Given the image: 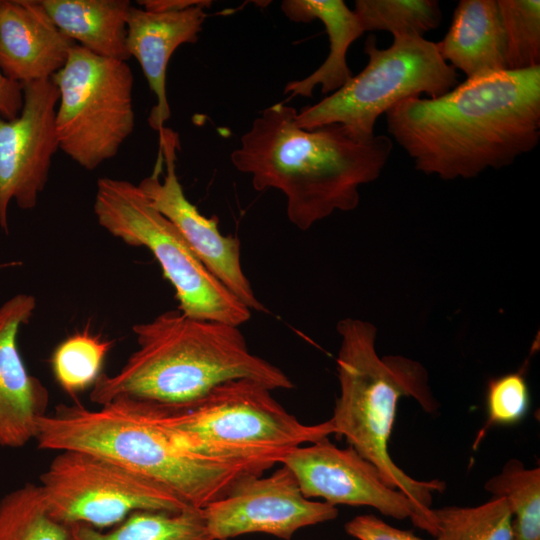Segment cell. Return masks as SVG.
<instances>
[{
    "instance_id": "277c9868",
    "label": "cell",
    "mask_w": 540,
    "mask_h": 540,
    "mask_svg": "<svg viewBox=\"0 0 540 540\" xmlns=\"http://www.w3.org/2000/svg\"><path fill=\"white\" fill-rule=\"evenodd\" d=\"M34 440L42 450L82 451L110 459L198 509L224 496L244 475L263 473L189 451L156 424L142 403L128 399L98 409L60 404L39 419Z\"/></svg>"
},
{
    "instance_id": "f546056e",
    "label": "cell",
    "mask_w": 540,
    "mask_h": 540,
    "mask_svg": "<svg viewBox=\"0 0 540 540\" xmlns=\"http://www.w3.org/2000/svg\"><path fill=\"white\" fill-rule=\"evenodd\" d=\"M23 106V85L6 77L0 69V115L17 117Z\"/></svg>"
},
{
    "instance_id": "603a6c76",
    "label": "cell",
    "mask_w": 540,
    "mask_h": 540,
    "mask_svg": "<svg viewBox=\"0 0 540 540\" xmlns=\"http://www.w3.org/2000/svg\"><path fill=\"white\" fill-rule=\"evenodd\" d=\"M67 538V526L50 516L39 485L25 483L0 499V540Z\"/></svg>"
},
{
    "instance_id": "8fae6325",
    "label": "cell",
    "mask_w": 540,
    "mask_h": 540,
    "mask_svg": "<svg viewBox=\"0 0 540 540\" xmlns=\"http://www.w3.org/2000/svg\"><path fill=\"white\" fill-rule=\"evenodd\" d=\"M279 463L292 472L308 499L322 498L333 506H369L397 520L409 518L416 527L436 534L434 515L389 487L378 469L350 446L338 448L327 437L291 449Z\"/></svg>"
},
{
    "instance_id": "ffe728a7",
    "label": "cell",
    "mask_w": 540,
    "mask_h": 540,
    "mask_svg": "<svg viewBox=\"0 0 540 540\" xmlns=\"http://www.w3.org/2000/svg\"><path fill=\"white\" fill-rule=\"evenodd\" d=\"M55 25L76 44L108 59L127 61L128 0H40Z\"/></svg>"
},
{
    "instance_id": "e0dca14e",
    "label": "cell",
    "mask_w": 540,
    "mask_h": 540,
    "mask_svg": "<svg viewBox=\"0 0 540 540\" xmlns=\"http://www.w3.org/2000/svg\"><path fill=\"white\" fill-rule=\"evenodd\" d=\"M209 5L185 10L152 12L131 6L127 17V49L137 59L151 91L156 97L148 123L159 132L170 118L166 95V71L175 50L183 44H194L207 17Z\"/></svg>"
},
{
    "instance_id": "484cf974",
    "label": "cell",
    "mask_w": 540,
    "mask_h": 540,
    "mask_svg": "<svg viewBox=\"0 0 540 540\" xmlns=\"http://www.w3.org/2000/svg\"><path fill=\"white\" fill-rule=\"evenodd\" d=\"M113 341L89 332H76L54 350L51 367L59 386L69 395L92 387L101 375L104 360Z\"/></svg>"
},
{
    "instance_id": "d6986e66",
    "label": "cell",
    "mask_w": 540,
    "mask_h": 540,
    "mask_svg": "<svg viewBox=\"0 0 540 540\" xmlns=\"http://www.w3.org/2000/svg\"><path fill=\"white\" fill-rule=\"evenodd\" d=\"M281 9L294 22L320 20L329 40L325 61L304 79L287 83L284 92L310 97L318 85L328 95L340 89L353 76L347 64L348 49L364 33L355 12L342 0H286Z\"/></svg>"
},
{
    "instance_id": "83f0119b",
    "label": "cell",
    "mask_w": 540,
    "mask_h": 540,
    "mask_svg": "<svg viewBox=\"0 0 540 540\" xmlns=\"http://www.w3.org/2000/svg\"><path fill=\"white\" fill-rule=\"evenodd\" d=\"M487 420L479 431L477 442L486 430L498 425H513L520 422L530 406L527 382L521 372H513L495 377L488 382Z\"/></svg>"
},
{
    "instance_id": "ba28073f",
    "label": "cell",
    "mask_w": 540,
    "mask_h": 540,
    "mask_svg": "<svg viewBox=\"0 0 540 540\" xmlns=\"http://www.w3.org/2000/svg\"><path fill=\"white\" fill-rule=\"evenodd\" d=\"M93 210L99 225L111 235L153 254L174 287L178 310L183 314L238 327L250 319L251 310L206 269L138 185L108 177L98 179Z\"/></svg>"
},
{
    "instance_id": "52a82bcc",
    "label": "cell",
    "mask_w": 540,
    "mask_h": 540,
    "mask_svg": "<svg viewBox=\"0 0 540 540\" xmlns=\"http://www.w3.org/2000/svg\"><path fill=\"white\" fill-rule=\"evenodd\" d=\"M364 53L367 65L340 89L295 115L297 127L312 130L339 124L358 139L375 136L382 114L399 102L420 97H439L459 84L456 70L440 55L437 43L420 36L393 37L386 49L368 37Z\"/></svg>"
},
{
    "instance_id": "8992f818",
    "label": "cell",
    "mask_w": 540,
    "mask_h": 540,
    "mask_svg": "<svg viewBox=\"0 0 540 540\" xmlns=\"http://www.w3.org/2000/svg\"><path fill=\"white\" fill-rule=\"evenodd\" d=\"M271 391L256 381L236 379L216 386L188 406L142 404L156 424L189 451L264 472L291 449L334 434L330 419L303 424Z\"/></svg>"
},
{
    "instance_id": "7c38bea8",
    "label": "cell",
    "mask_w": 540,
    "mask_h": 540,
    "mask_svg": "<svg viewBox=\"0 0 540 540\" xmlns=\"http://www.w3.org/2000/svg\"><path fill=\"white\" fill-rule=\"evenodd\" d=\"M151 175L138 184L150 204L181 233L206 269L249 310L266 312L241 265L240 240L223 235L216 217L207 218L184 194L176 174L178 135L163 127Z\"/></svg>"
},
{
    "instance_id": "5b68a950",
    "label": "cell",
    "mask_w": 540,
    "mask_h": 540,
    "mask_svg": "<svg viewBox=\"0 0 540 540\" xmlns=\"http://www.w3.org/2000/svg\"><path fill=\"white\" fill-rule=\"evenodd\" d=\"M340 348L336 360L340 394L330 418L334 434L372 463L386 484L404 493L423 512L433 516L434 493L446 489L439 479L418 480L395 464L388 451L396 410L402 397H412L429 413L439 404L419 362L399 355L380 357L376 327L364 320L344 318L337 323Z\"/></svg>"
},
{
    "instance_id": "4dcf8cb0",
    "label": "cell",
    "mask_w": 540,
    "mask_h": 540,
    "mask_svg": "<svg viewBox=\"0 0 540 540\" xmlns=\"http://www.w3.org/2000/svg\"><path fill=\"white\" fill-rule=\"evenodd\" d=\"M137 3L144 10L152 12H170L185 10L198 5H211V1L205 0H142Z\"/></svg>"
},
{
    "instance_id": "f1b7e54d",
    "label": "cell",
    "mask_w": 540,
    "mask_h": 540,
    "mask_svg": "<svg viewBox=\"0 0 540 540\" xmlns=\"http://www.w3.org/2000/svg\"><path fill=\"white\" fill-rule=\"evenodd\" d=\"M345 531L357 540H427L391 526L372 514L352 518L345 524Z\"/></svg>"
},
{
    "instance_id": "ac0fdd59",
    "label": "cell",
    "mask_w": 540,
    "mask_h": 540,
    "mask_svg": "<svg viewBox=\"0 0 540 540\" xmlns=\"http://www.w3.org/2000/svg\"><path fill=\"white\" fill-rule=\"evenodd\" d=\"M437 47L441 57L467 79L507 70L497 0L459 1L450 28Z\"/></svg>"
},
{
    "instance_id": "cb8c5ba5",
    "label": "cell",
    "mask_w": 540,
    "mask_h": 540,
    "mask_svg": "<svg viewBox=\"0 0 540 540\" xmlns=\"http://www.w3.org/2000/svg\"><path fill=\"white\" fill-rule=\"evenodd\" d=\"M433 514L435 540H512V515L502 497L473 507L445 506Z\"/></svg>"
},
{
    "instance_id": "4fadbf2b",
    "label": "cell",
    "mask_w": 540,
    "mask_h": 540,
    "mask_svg": "<svg viewBox=\"0 0 540 540\" xmlns=\"http://www.w3.org/2000/svg\"><path fill=\"white\" fill-rule=\"evenodd\" d=\"M202 511L213 540L249 533L289 540L302 528L338 516L336 506L306 498L284 465L267 477L244 475L224 496Z\"/></svg>"
},
{
    "instance_id": "2e32d148",
    "label": "cell",
    "mask_w": 540,
    "mask_h": 540,
    "mask_svg": "<svg viewBox=\"0 0 540 540\" xmlns=\"http://www.w3.org/2000/svg\"><path fill=\"white\" fill-rule=\"evenodd\" d=\"M75 44L40 1L0 0V69L9 79L22 85L50 79Z\"/></svg>"
},
{
    "instance_id": "9c48e42d",
    "label": "cell",
    "mask_w": 540,
    "mask_h": 540,
    "mask_svg": "<svg viewBox=\"0 0 540 540\" xmlns=\"http://www.w3.org/2000/svg\"><path fill=\"white\" fill-rule=\"evenodd\" d=\"M50 79L59 91V149L86 170L116 156L135 126L134 76L127 62L75 44Z\"/></svg>"
},
{
    "instance_id": "7a4b0ae2",
    "label": "cell",
    "mask_w": 540,
    "mask_h": 540,
    "mask_svg": "<svg viewBox=\"0 0 540 540\" xmlns=\"http://www.w3.org/2000/svg\"><path fill=\"white\" fill-rule=\"evenodd\" d=\"M297 112L284 103L265 108L230 158L255 190H280L289 221L305 231L335 211L355 209L360 186L380 176L393 145L386 135L358 139L339 124L299 128Z\"/></svg>"
},
{
    "instance_id": "30bf717a",
    "label": "cell",
    "mask_w": 540,
    "mask_h": 540,
    "mask_svg": "<svg viewBox=\"0 0 540 540\" xmlns=\"http://www.w3.org/2000/svg\"><path fill=\"white\" fill-rule=\"evenodd\" d=\"M38 485L50 516L65 526L105 530L137 511L178 512L192 507L161 484L82 451L58 452Z\"/></svg>"
},
{
    "instance_id": "6da1fadb",
    "label": "cell",
    "mask_w": 540,
    "mask_h": 540,
    "mask_svg": "<svg viewBox=\"0 0 540 540\" xmlns=\"http://www.w3.org/2000/svg\"><path fill=\"white\" fill-rule=\"evenodd\" d=\"M386 120L424 174L454 180L503 168L538 145L540 66L466 79L435 98L405 99Z\"/></svg>"
},
{
    "instance_id": "4316f807",
    "label": "cell",
    "mask_w": 540,
    "mask_h": 540,
    "mask_svg": "<svg viewBox=\"0 0 540 540\" xmlns=\"http://www.w3.org/2000/svg\"><path fill=\"white\" fill-rule=\"evenodd\" d=\"M506 43L507 70L540 66V1L497 0Z\"/></svg>"
},
{
    "instance_id": "44dd1931",
    "label": "cell",
    "mask_w": 540,
    "mask_h": 540,
    "mask_svg": "<svg viewBox=\"0 0 540 540\" xmlns=\"http://www.w3.org/2000/svg\"><path fill=\"white\" fill-rule=\"evenodd\" d=\"M67 540H213L202 509L137 511L108 530L84 524L67 526Z\"/></svg>"
},
{
    "instance_id": "5bb4252c",
    "label": "cell",
    "mask_w": 540,
    "mask_h": 540,
    "mask_svg": "<svg viewBox=\"0 0 540 540\" xmlns=\"http://www.w3.org/2000/svg\"><path fill=\"white\" fill-rule=\"evenodd\" d=\"M59 91L51 79L23 84V106L13 119L0 115V227L8 233L11 201L23 210L37 205L53 155L59 149L56 106Z\"/></svg>"
},
{
    "instance_id": "7402d4cb",
    "label": "cell",
    "mask_w": 540,
    "mask_h": 540,
    "mask_svg": "<svg viewBox=\"0 0 540 540\" xmlns=\"http://www.w3.org/2000/svg\"><path fill=\"white\" fill-rule=\"evenodd\" d=\"M484 489L506 500L512 515V540H540V468L510 459Z\"/></svg>"
},
{
    "instance_id": "3957f363",
    "label": "cell",
    "mask_w": 540,
    "mask_h": 540,
    "mask_svg": "<svg viewBox=\"0 0 540 540\" xmlns=\"http://www.w3.org/2000/svg\"><path fill=\"white\" fill-rule=\"evenodd\" d=\"M132 330L138 348L117 373H101L92 386L90 400L99 406L128 399L180 408L236 379L270 390L294 386L280 368L249 350L238 326L170 310Z\"/></svg>"
},
{
    "instance_id": "9a60e30c",
    "label": "cell",
    "mask_w": 540,
    "mask_h": 540,
    "mask_svg": "<svg viewBox=\"0 0 540 540\" xmlns=\"http://www.w3.org/2000/svg\"><path fill=\"white\" fill-rule=\"evenodd\" d=\"M36 300L17 294L0 307V446L22 448L35 439L49 396L42 382L27 370L17 345L20 328L28 324Z\"/></svg>"
},
{
    "instance_id": "d4e9b609",
    "label": "cell",
    "mask_w": 540,
    "mask_h": 540,
    "mask_svg": "<svg viewBox=\"0 0 540 540\" xmlns=\"http://www.w3.org/2000/svg\"><path fill=\"white\" fill-rule=\"evenodd\" d=\"M353 11L364 32L387 31L393 37H423L442 21L437 0H356Z\"/></svg>"
}]
</instances>
